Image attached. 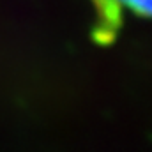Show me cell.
Here are the masks:
<instances>
[{"instance_id": "6da1fadb", "label": "cell", "mask_w": 152, "mask_h": 152, "mask_svg": "<svg viewBox=\"0 0 152 152\" xmlns=\"http://www.w3.org/2000/svg\"><path fill=\"white\" fill-rule=\"evenodd\" d=\"M106 7L115 11H127L133 14L152 18V0H101Z\"/></svg>"}]
</instances>
